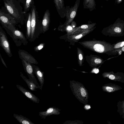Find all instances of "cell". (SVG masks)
Masks as SVG:
<instances>
[{
	"mask_svg": "<svg viewBox=\"0 0 124 124\" xmlns=\"http://www.w3.org/2000/svg\"><path fill=\"white\" fill-rule=\"evenodd\" d=\"M78 43L85 48L97 53L109 55H115L118 53L114 50L112 44L104 40L93 39L92 40L80 42Z\"/></svg>",
	"mask_w": 124,
	"mask_h": 124,
	"instance_id": "cell-1",
	"label": "cell"
},
{
	"mask_svg": "<svg viewBox=\"0 0 124 124\" xmlns=\"http://www.w3.org/2000/svg\"><path fill=\"white\" fill-rule=\"evenodd\" d=\"M101 33L110 37H120L124 36V21L117 20L113 24L104 28Z\"/></svg>",
	"mask_w": 124,
	"mask_h": 124,
	"instance_id": "cell-2",
	"label": "cell"
},
{
	"mask_svg": "<svg viewBox=\"0 0 124 124\" xmlns=\"http://www.w3.org/2000/svg\"><path fill=\"white\" fill-rule=\"evenodd\" d=\"M80 1V0H76L74 6L71 8L69 6H66L65 13L66 21L63 24L60 25L58 28H64L66 26L70 25L76 15Z\"/></svg>",
	"mask_w": 124,
	"mask_h": 124,
	"instance_id": "cell-3",
	"label": "cell"
},
{
	"mask_svg": "<svg viewBox=\"0 0 124 124\" xmlns=\"http://www.w3.org/2000/svg\"><path fill=\"white\" fill-rule=\"evenodd\" d=\"M75 85H72L71 88L73 91V92L74 93L78 99L84 101L85 100L86 101L88 97V93L86 90L83 85H81V84L76 83Z\"/></svg>",
	"mask_w": 124,
	"mask_h": 124,
	"instance_id": "cell-4",
	"label": "cell"
},
{
	"mask_svg": "<svg viewBox=\"0 0 124 124\" xmlns=\"http://www.w3.org/2000/svg\"><path fill=\"white\" fill-rule=\"evenodd\" d=\"M23 68L29 78V80L32 81L38 87L40 88V86L38 84L34 75L33 69L31 64L27 62L24 60H22Z\"/></svg>",
	"mask_w": 124,
	"mask_h": 124,
	"instance_id": "cell-5",
	"label": "cell"
},
{
	"mask_svg": "<svg viewBox=\"0 0 124 124\" xmlns=\"http://www.w3.org/2000/svg\"><path fill=\"white\" fill-rule=\"evenodd\" d=\"M0 46L4 49L8 55L10 57L12 56L10 46L5 33L1 28L0 31Z\"/></svg>",
	"mask_w": 124,
	"mask_h": 124,
	"instance_id": "cell-6",
	"label": "cell"
},
{
	"mask_svg": "<svg viewBox=\"0 0 124 124\" xmlns=\"http://www.w3.org/2000/svg\"><path fill=\"white\" fill-rule=\"evenodd\" d=\"M85 57L86 61L91 67H96L102 64L104 62L100 57L96 55H87Z\"/></svg>",
	"mask_w": 124,
	"mask_h": 124,
	"instance_id": "cell-7",
	"label": "cell"
},
{
	"mask_svg": "<svg viewBox=\"0 0 124 124\" xmlns=\"http://www.w3.org/2000/svg\"><path fill=\"white\" fill-rule=\"evenodd\" d=\"M31 23V37L29 40L32 41L34 40L38 36L36 30V15L34 8H33L32 10Z\"/></svg>",
	"mask_w": 124,
	"mask_h": 124,
	"instance_id": "cell-8",
	"label": "cell"
},
{
	"mask_svg": "<svg viewBox=\"0 0 124 124\" xmlns=\"http://www.w3.org/2000/svg\"><path fill=\"white\" fill-rule=\"evenodd\" d=\"M96 27L95 26L90 29L81 32L67 35L68 39L74 42H78L79 40L92 31Z\"/></svg>",
	"mask_w": 124,
	"mask_h": 124,
	"instance_id": "cell-9",
	"label": "cell"
},
{
	"mask_svg": "<svg viewBox=\"0 0 124 124\" xmlns=\"http://www.w3.org/2000/svg\"><path fill=\"white\" fill-rule=\"evenodd\" d=\"M19 57L22 60H24L28 63L32 64H37L38 62L27 51L20 50L18 52Z\"/></svg>",
	"mask_w": 124,
	"mask_h": 124,
	"instance_id": "cell-10",
	"label": "cell"
},
{
	"mask_svg": "<svg viewBox=\"0 0 124 124\" xmlns=\"http://www.w3.org/2000/svg\"><path fill=\"white\" fill-rule=\"evenodd\" d=\"M17 88L21 92L28 98L35 103H39V99L29 91L21 86L17 85Z\"/></svg>",
	"mask_w": 124,
	"mask_h": 124,
	"instance_id": "cell-11",
	"label": "cell"
},
{
	"mask_svg": "<svg viewBox=\"0 0 124 124\" xmlns=\"http://www.w3.org/2000/svg\"><path fill=\"white\" fill-rule=\"evenodd\" d=\"M32 66L33 72L37 77L40 84V89L42 90L44 82V72L42 71L38 66L31 64Z\"/></svg>",
	"mask_w": 124,
	"mask_h": 124,
	"instance_id": "cell-12",
	"label": "cell"
},
{
	"mask_svg": "<svg viewBox=\"0 0 124 124\" xmlns=\"http://www.w3.org/2000/svg\"><path fill=\"white\" fill-rule=\"evenodd\" d=\"M57 11L60 17L64 18L65 16V7L64 0H54Z\"/></svg>",
	"mask_w": 124,
	"mask_h": 124,
	"instance_id": "cell-13",
	"label": "cell"
},
{
	"mask_svg": "<svg viewBox=\"0 0 124 124\" xmlns=\"http://www.w3.org/2000/svg\"><path fill=\"white\" fill-rule=\"evenodd\" d=\"M59 113V110L57 108L51 107L48 108L45 111L39 112V115L41 119H45L47 117L51 115H58Z\"/></svg>",
	"mask_w": 124,
	"mask_h": 124,
	"instance_id": "cell-14",
	"label": "cell"
},
{
	"mask_svg": "<svg viewBox=\"0 0 124 124\" xmlns=\"http://www.w3.org/2000/svg\"><path fill=\"white\" fill-rule=\"evenodd\" d=\"M96 24V23H93L82 25L80 26L76 27L73 28L72 32L70 35L81 32L90 29L94 27Z\"/></svg>",
	"mask_w": 124,
	"mask_h": 124,
	"instance_id": "cell-15",
	"label": "cell"
},
{
	"mask_svg": "<svg viewBox=\"0 0 124 124\" xmlns=\"http://www.w3.org/2000/svg\"><path fill=\"white\" fill-rule=\"evenodd\" d=\"M50 22V14L48 10H46L45 12L42 21V31L43 33H44L47 31Z\"/></svg>",
	"mask_w": 124,
	"mask_h": 124,
	"instance_id": "cell-16",
	"label": "cell"
},
{
	"mask_svg": "<svg viewBox=\"0 0 124 124\" xmlns=\"http://www.w3.org/2000/svg\"><path fill=\"white\" fill-rule=\"evenodd\" d=\"M20 75L21 77L27 84L28 87L32 91H37L36 89H39V88L33 82L30 80L29 79L27 78L22 72H20Z\"/></svg>",
	"mask_w": 124,
	"mask_h": 124,
	"instance_id": "cell-17",
	"label": "cell"
},
{
	"mask_svg": "<svg viewBox=\"0 0 124 124\" xmlns=\"http://www.w3.org/2000/svg\"><path fill=\"white\" fill-rule=\"evenodd\" d=\"M83 5L84 9H89L90 11L96 8L95 0H84Z\"/></svg>",
	"mask_w": 124,
	"mask_h": 124,
	"instance_id": "cell-18",
	"label": "cell"
},
{
	"mask_svg": "<svg viewBox=\"0 0 124 124\" xmlns=\"http://www.w3.org/2000/svg\"><path fill=\"white\" fill-rule=\"evenodd\" d=\"M13 116L20 123L22 124H35L33 123L28 118H26L25 117L21 115L14 114Z\"/></svg>",
	"mask_w": 124,
	"mask_h": 124,
	"instance_id": "cell-19",
	"label": "cell"
},
{
	"mask_svg": "<svg viewBox=\"0 0 124 124\" xmlns=\"http://www.w3.org/2000/svg\"><path fill=\"white\" fill-rule=\"evenodd\" d=\"M14 36L16 38L19 39L21 40L22 42L26 45L28 43L26 39L23 34L20 31L18 30H14L13 31Z\"/></svg>",
	"mask_w": 124,
	"mask_h": 124,
	"instance_id": "cell-20",
	"label": "cell"
},
{
	"mask_svg": "<svg viewBox=\"0 0 124 124\" xmlns=\"http://www.w3.org/2000/svg\"><path fill=\"white\" fill-rule=\"evenodd\" d=\"M78 64L80 66H82L85 60L84 55L82 50L77 47Z\"/></svg>",
	"mask_w": 124,
	"mask_h": 124,
	"instance_id": "cell-21",
	"label": "cell"
},
{
	"mask_svg": "<svg viewBox=\"0 0 124 124\" xmlns=\"http://www.w3.org/2000/svg\"><path fill=\"white\" fill-rule=\"evenodd\" d=\"M5 5L8 11L14 17H17L18 16V14L17 10L9 2L8 3L5 2Z\"/></svg>",
	"mask_w": 124,
	"mask_h": 124,
	"instance_id": "cell-22",
	"label": "cell"
},
{
	"mask_svg": "<svg viewBox=\"0 0 124 124\" xmlns=\"http://www.w3.org/2000/svg\"><path fill=\"white\" fill-rule=\"evenodd\" d=\"M31 14H29L28 20L27 23V30L26 32V37L27 39H29L30 38L31 31Z\"/></svg>",
	"mask_w": 124,
	"mask_h": 124,
	"instance_id": "cell-23",
	"label": "cell"
},
{
	"mask_svg": "<svg viewBox=\"0 0 124 124\" xmlns=\"http://www.w3.org/2000/svg\"><path fill=\"white\" fill-rule=\"evenodd\" d=\"M112 44L114 50L116 52V50L121 49L124 46V39L120 40Z\"/></svg>",
	"mask_w": 124,
	"mask_h": 124,
	"instance_id": "cell-24",
	"label": "cell"
},
{
	"mask_svg": "<svg viewBox=\"0 0 124 124\" xmlns=\"http://www.w3.org/2000/svg\"><path fill=\"white\" fill-rule=\"evenodd\" d=\"M0 19L1 22L7 24H10V23L8 18L5 16L3 15L0 12Z\"/></svg>",
	"mask_w": 124,
	"mask_h": 124,
	"instance_id": "cell-25",
	"label": "cell"
},
{
	"mask_svg": "<svg viewBox=\"0 0 124 124\" xmlns=\"http://www.w3.org/2000/svg\"><path fill=\"white\" fill-rule=\"evenodd\" d=\"M73 28L71 26V25H68L64 28L65 30L67 32V35H70L72 33Z\"/></svg>",
	"mask_w": 124,
	"mask_h": 124,
	"instance_id": "cell-26",
	"label": "cell"
},
{
	"mask_svg": "<svg viewBox=\"0 0 124 124\" xmlns=\"http://www.w3.org/2000/svg\"><path fill=\"white\" fill-rule=\"evenodd\" d=\"M104 87L105 91L109 92H112L116 90V88H115V87L113 86H106Z\"/></svg>",
	"mask_w": 124,
	"mask_h": 124,
	"instance_id": "cell-27",
	"label": "cell"
},
{
	"mask_svg": "<svg viewBox=\"0 0 124 124\" xmlns=\"http://www.w3.org/2000/svg\"><path fill=\"white\" fill-rule=\"evenodd\" d=\"M45 45V43H42L40 44L37 46L35 47L34 48V49L35 51L38 52L39 50L42 49L44 46Z\"/></svg>",
	"mask_w": 124,
	"mask_h": 124,
	"instance_id": "cell-28",
	"label": "cell"
},
{
	"mask_svg": "<svg viewBox=\"0 0 124 124\" xmlns=\"http://www.w3.org/2000/svg\"><path fill=\"white\" fill-rule=\"evenodd\" d=\"M32 0H26L25 5V8L26 9L30 7Z\"/></svg>",
	"mask_w": 124,
	"mask_h": 124,
	"instance_id": "cell-29",
	"label": "cell"
},
{
	"mask_svg": "<svg viewBox=\"0 0 124 124\" xmlns=\"http://www.w3.org/2000/svg\"><path fill=\"white\" fill-rule=\"evenodd\" d=\"M99 72V69L96 68H94L92 70L91 72L92 73H93L95 74H97Z\"/></svg>",
	"mask_w": 124,
	"mask_h": 124,
	"instance_id": "cell-30",
	"label": "cell"
},
{
	"mask_svg": "<svg viewBox=\"0 0 124 124\" xmlns=\"http://www.w3.org/2000/svg\"><path fill=\"white\" fill-rule=\"evenodd\" d=\"M116 52L120 54L122 52H124V46L121 49L116 50Z\"/></svg>",
	"mask_w": 124,
	"mask_h": 124,
	"instance_id": "cell-31",
	"label": "cell"
},
{
	"mask_svg": "<svg viewBox=\"0 0 124 124\" xmlns=\"http://www.w3.org/2000/svg\"><path fill=\"white\" fill-rule=\"evenodd\" d=\"M71 25L73 28H75L77 26L76 23L73 20L71 22Z\"/></svg>",
	"mask_w": 124,
	"mask_h": 124,
	"instance_id": "cell-32",
	"label": "cell"
},
{
	"mask_svg": "<svg viewBox=\"0 0 124 124\" xmlns=\"http://www.w3.org/2000/svg\"><path fill=\"white\" fill-rule=\"evenodd\" d=\"M0 58L1 59V61L2 63L5 66V67H6V68H8V67H7V66H6V64L5 63L4 60H3V59L2 56H1V55L0 54Z\"/></svg>",
	"mask_w": 124,
	"mask_h": 124,
	"instance_id": "cell-33",
	"label": "cell"
},
{
	"mask_svg": "<svg viewBox=\"0 0 124 124\" xmlns=\"http://www.w3.org/2000/svg\"><path fill=\"white\" fill-rule=\"evenodd\" d=\"M90 106L89 105H86L85 106V108L87 110L90 109Z\"/></svg>",
	"mask_w": 124,
	"mask_h": 124,
	"instance_id": "cell-34",
	"label": "cell"
},
{
	"mask_svg": "<svg viewBox=\"0 0 124 124\" xmlns=\"http://www.w3.org/2000/svg\"><path fill=\"white\" fill-rule=\"evenodd\" d=\"M122 0H117V2L118 3H119L122 1Z\"/></svg>",
	"mask_w": 124,
	"mask_h": 124,
	"instance_id": "cell-35",
	"label": "cell"
}]
</instances>
